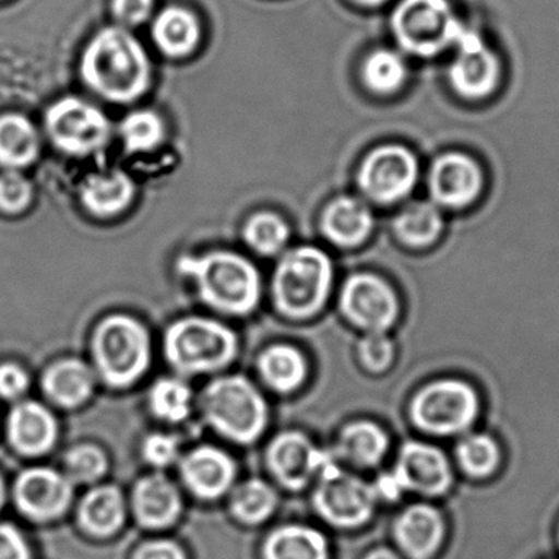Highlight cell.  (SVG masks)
Returning <instances> with one entry per match:
<instances>
[{"mask_svg": "<svg viewBox=\"0 0 559 559\" xmlns=\"http://www.w3.org/2000/svg\"><path fill=\"white\" fill-rule=\"evenodd\" d=\"M84 81L114 103H132L150 84V61L142 45L122 28H106L87 45L81 64Z\"/></svg>", "mask_w": 559, "mask_h": 559, "instance_id": "obj_1", "label": "cell"}, {"mask_svg": "<svg viewBox=\"0 0 559 559\" xmlns=\"http://www.w3.org/2000/svg\"><path fill=\"white\" fill-rule=\"evenodd\" d=\"M179 270L194 277L202 299L217 309L247 313L257 306V270L238 254L221 251L204 258H185L179 261Z\"/></svg>", "mask_w": 559, "mask_h": 559, "instance_id": "obj_2", "label": "cell"}, {"mask_svg": "<svg viewBox=\"0 0 559 559\" xmlns=\"http://www.w3.org/2000/svg\"><path fill=\"white\" fill-rule=\"evenodd\" d=\"M332 280V261L323 251L309 247L290 251L274 277L277 306L290 317L312 316L325 304Z\"/></svg>", "mask_w": 559, "mask_h": 559, "instance_id": "obj_3", "label": "cell"}, {"mask_svg": "<svg viewBox=\"0 0 559 559\" xmlns=\"http://www.w3.org/2000/svg\"><path fill=\"white\" fill-rule=\"evenodd\" d=\"M476 389L461 379H438L417 392L411 415L415 427L438 437L466 431L479 415Z\"/></svg>", "mask_w": 559, "mask_h": 559, "instance_id": "obj_4", "label": "cell"}, {"mask_svg": "<svg viewBox=\"0 0 559 559\" xmlns=\"http://www.w3.org/2000/svg\"><path fill=\"white\" fill-rule=\"evenodd\" d=\"M209 421L225 437L250 443L266 425V404L243 378H224L209 385L202 397Z\"/></svg>", "mask_w": 559, "mask_h": 559, "instance_id": "obj_5", "label": "cell"}, {"mask_svg": "<svg viewBox=\"0 0 559 559\" xmlns=\"http://www.w3.org/2000/svg\"><path fill=\"white\" fill-rule=\"evenodd\" d=\"M94 353L107 382L116 385L130 384L148 366V335L130 317H110L97 329Z\"/></svg>", "mask_w": 559, "mask_h": 559, "instance_id": "obj_6", "label": "cell"}, {"mask_svg": "<svg viewBox=\"0 0 559 559\" xmlns=\"http://www.w3.org/2000/svg\"><path fill=\"white\" fill-rule=\"evenodd\" d=\"M399 44L420 57H431L454 45L463 24L447 0H404L392 17Z\"/></svg>", "mask_w": 559, "mask_h": 559, "instance_id": "obj_7", "label": "cell"}, {"mask_svg": "<svg viewBox=\"0 0 559 559\" xmlns=\"http://www.w3.org/2000/svg\"><path fill=\"white\" fill-rule=\"evenodd\" d=\"M235 348L237 342L234 333L212 320H181L166 335L169 361L186 372L221 368L230 361Z\"/></svg>", "mask_w": 559, "mask_h": 559, "instance_id": "obj_8", "label": "cell"}, {"mask_svg": "<svg viewBox=\"0 0 559 559\" xmlns=\"http://www.w3.org/2000/svg\"><path fill=\"white\" fill-rule=\"evenodd\" d=\"M376 502L378 497L371 484L345 473L336 463L320 474L316 507L326 522L343 528L362 525L371 519Z\"/></svg>", "mask_w": 559, "mask_h": 559, "instance_id": "obj_9", "label": "cell"}, {"mask_svg": "<svg viewBox=\"0 0 559 559\" xmlns=\"http://www.w3.org/2000/svg\"><path fill=\"white\" fill-rule=\"evenodd\" d=\"M47 129L55 145L71 155L96 152L107 142L110 132L106 116L76 97H64L50 107Z\"/></svg>", "mask_w": 559, "mask_h": 559, "instance_id": "obj_10", "label": "cell"}, {"mask_svg": "<svg viewBox=\"0 0 559 559\" xmlns=\"http://www.w3.org/2000/svg\"><path fill=\"white\" fill-rule=\"evenodd\" d=\"M340 306L353 325L366 332H388L401 312L397 294L376 274H355L343 286Z\"/></svg>", "mask_w": 559, "mask_h": 559, "instance_id": "obj_11", "label": "cell"}, {"mask_svg": "<svg viewBox=\"0 0 559 559\" xmlns=\"http://www.w3.org/2000/svg\"><path fill=\"white\" fill-rule=\"evenodd\" d=\"M417 181V162L399 145L381 146L362 163L359 186L374 201L388 204L405 198Z\"/></svg>", "mask_w": 559, "mask_h": 559, "instance_id": "obj_12", "label": "cell"}, {"mask_svg": "<svg viewBox=\"0 0 559 559\" xmlns=\"http://www.w3.org/2000/svg\"><path fill=\"white\" fill-rule=\"evenodd\" d=\"M454 45L457 47V57L451 67L450 76L457 93L473 99L492 93L499 78L496 55L484 45L483 38L476 32L464 25Z\"/></svg>", "mask_w": 559, "mask_h": 559, "instance_id": "obj_13", "label": "cell"}, {"mask_svg": "<svg viewBox=\"0 0 559 559\" xmlns=\"http://www.w3.org/2000/svg\"><path fill=\"white\" fill-rule=\"evenodd\" d=\"M394 471L405 492L441 496L453 483V471L443 451L421 441H408L401 448Z\"/></svg>", "mask_w": 559, "mask_h": 559, "instance_id": "obj_14", "label": "cell"}, {"mask_svg": "<svg viewBox=\"0 0 559 559\" xmlns=\"http://www.w3.org/2000/svg\"><path fill=\"white\" fill-rule=\"evenodd\" d=\"M271 469L287 487L306 486L313 474H322L333 463L332 457L317 450L304 435L284 433L270 448Z\"/></svg>", "mask_w": 559, "mask_h": 559, "instance_id": "obj_15", "label": "cell"}, {"mask_svg": "<svg viewBox=\"0 0 559 559\" xmlns=\"http://www.w3.org/2000/svg\"><path fill=\"white\" fill-rule=\"evenodd\" d=\"M483 188V175L474 159L464 155H444L430 173V191L438 204L451 209L469 205Z\"/></svg>", "mask_w": 559, "mask_h": 559, "instance_id": "obj_16", "label": "cell"}, {"mask_svg": "<svg viewBox=\"0 0 559 559\" xmlns=\"http://www.w3.org/2000/svg\"><path fill=\"white\" fill-rule=\"evenodd\" d=\"M15 499L27 515L53 519L70 503L71 484L55 471L31 469L17 480Z\"/></svg>", "mask_w": 559, "mask_h": 559, "instance_id": "obj_17", "label": "cell"}, {"mask_svg": "<svg viewBox=\"0 0 559 559\" xmlns=\"http://www.w3.org/2000/svg\"><path fill=\"white\" fill-rule=\"evenodd\" d=\"M394 535L408 558L428 559L443 542V516L428 503H414L395 520Z\"/></svg>", "mask_w": 559, "mask_h": 559, "instance_id": "obj_18", "label": "cell"}, {"mask_svg": "<svg viewBox=\"0 0 559 559\" xmlns=\"http://www.w3.org/2000/svg\"><path fill=\"white\" fill-rule=\"evenodd\" d=\"M182 476L198 496H221L234 479V463L215 448H199L182 463Z\"/></svg>", "mask_w": 559, "mask_h": 559, "instance_id": "obj_19", "label": "cell"}, {"mask_svg": "<svg viewBox=\"0 0 559 559\" xmlns=\"http://www.w3.org/2000/svg\"><path fill=\"white\" fill-rule=\"evenodd\" d=\"M9 433L17 450L27 454L50 450L57 438V424L50 412L35 402L19 405L11 414Z\"/></svg>", "mask_w": 559, "mask_h": 559, "instance_id": "obj_20", "label": "cell"}, {"mask_svg": "<svg viewBox=\"0 0 559 559\" xmlns=\"http://www.w3.org/2000/svg\"><path fill=\"white\" fill-rule=\"evenodd\" d=\"M371 211L352 198L336 199L323 214L322 228L329 240L340 247H356L371 234Z\"/></svg>", "mask_w": 559, "mask_h": 559, "instance_id": "obj_21", "label": "cell"}, {"mask_svg": "<svg viewBox=\"0 0 559 559\" xmlns=\"http://www.w3.org/2000/svg\"><path fill=\"white\" fill-rule=\"evenodd\" d=\"M133 507L143 525H168L179 513L178 490L165 477H145L136 484Z\"/></svg>", "mask_w": 559, "mask_h": 559, "instance_id": "obj_22", "label": "cell"}, {"mask_svg": "<svg viewBox=\"0 0 559 559\" xmlns=\"http://www.w3.org/2000/svg\"><path fill=\"white\" fill-rule=\"evenodd\" d=\"M153 37L163 53L185 57L194 50L201 38L198 19L185 9L169 8L156 17Z\"/></svg>", "mask_w": 559, "mask_h": 559, "instance_id": "obj_23", "label": "cell"}, {"mask_svg": "<svg viewBox=\"0 0 559 559\" xmlns=\"http://www.w3.org/2000/svg\"><path fill=\"white\" fill-rule=\"evenodd\" d=\"M40 139L31 120L22 116L0 117V165L24 168L37 158Z\"/></svg>", "mask_w": 559, "mask_h": 559, "instance_id": "obj_24", "label": "cell"}, {"mask_svg": "<svg viewBox=\"0 0 559 559\" xmlns=\"http://www.w3.org/2000/svg\"><path fill=\"white\" fill-rule=\"evenodd\" d=\"M338 448L356 466L372 467L388 453L389 437L374 421H353L342 431Z\"/></svg>", "mask_w": 559, "mask_h": 559, "instance_id": "obj_25", "label": "cell"}, {"mask_svg": "<svg viewBox=\"0 0 559 559\" xmlns=\"http://www.w3.org/2000/svg\"><path fill=\"white\" fill-rule=\"evenodd\" d=\"M93 372L84 362L67 359L58 362L45 376V391L64 407H74L90 397L93 391Z\"/></svg>", "mask_w": 559, "mask_h": 559, "instance_id": "obj_26", "label": "cell"}, {"mask_svg": "<svg viewBox=\"0 0 559 559\" xmlns=\"http://www.w3.org/2000/svg\"><path fill=\"white\" fill-rule=\"evenodd\" d=\"M132 179L123 173L94 175L83 188V202L97 215H114L123 211L133 198Z\"/></svg>", "mask_w": 559, "mask_h": 559, "instance_id": "obj_27", "label": "cell"}, {"mask_svg": "<svg viewBox=\"0 0 559 559\" xmlns=\"http://www.w3.org/2000/svg\"><path fill=\"white\" fill-rule=\"evenodd\" d=\"M326 542L317 530L286 526L271 535L266 559H326Z\"/></svg>", "mask_w": 559, "mask_h": 559, "instance_id": "obj_28", "label": "cell"}, {"mask_svg": "<svg viewBox=\"0 0 559 559\" xmlns=\"http://www.w3.org/2000/svg\"><path fill=\"white\" fill-rule=\"evenodd\" d=\"M80 519L94 535H109L123 520V499L116 487H99L84 497Z\"/></svg>", "mask_w": 559, "mask_h": 559, "instance_id": "obj_29", "label": "cell"}, {"mask_svg": "<svg viewBox=\"0 0 559 559\" xmlns=\"http://www.w3.org/2000/svg\"><path fill=\"white\" fill-rule=\"evenodd\" d=\"M441 228L440 211L428 202H415L395 218V231L408 247H428L440 237Z\"/></svg>", "mask_w": 559, "mask_h": 559, "instance_id": "obj_30", "label": "cell"}, {"mask_svg": "<svg viewBox=\"0 0 559 559\" xmlns=\"http://www.w3.org/2000/svg\"><path fill=\"white\" fill-rule=\"evenodd\" d=\"M261 374L277 391L289 392L304 381L307 374L306 359L290 346H274L260 359Z\"/></svg>", "mask_w": 559, "mask_h": 559, "instance_id": "obj_31", "label": "cell"}, {"mask_svg": "<svg viewBox=\"0 0 559 559\" xmlns=\"http://www.w3.org/2000/svg\"><path fill=\"white\" fill-rule=\"evenodd\" d=\"M456 457L464 473L473 477H486L499 466V444L486 433L466 435L457 443Z\"/></svg>", "mask_w": 559, "mask_h": 559, "instance_id": "obj_32", "label": "cell"}, {"mask_svg": "<svg viewBox=\"0 0 559 559\" xmlns=\"http://www.w3.org/2000/svg\"><path fill=\"white\" fill-rule=\"evenodd\" d=\"M362 74H365L366 84L374 93L389 94L404 84L407 68L401 55L391 50H378L369 55Z\"/></svg>", "mask_w": 559, "mask_h": 559, "instance_id": "obj_33", "label": "cell"}, {"mask_svg": "<svg viewBox=\"0 0 559 559\" xmlns=\"http://www.w3.org/2000/svg\"><path fill=\"white\" fill-rule=\"evenodd\" d=\"M120 133L129 152H148L162 143L165 126L156 114L139 110L123 120Z\"/></svg>", "mask_w": 559, "mask_h": 559, "instance_id": "obj_34", "label": "cell"}, {"mask_svg": "<svg viewBox=\"0 0 559 559\" xmlns=\"http://www.w3.org/2000/svg\"><path fill=\"white\" fill-rule=\"evenodd\" d=\"M191 391L178 379H162L150 392L153 412L169 421H179L189 414Z\"/></svg>", "mask_w": 559, "mask_h": 559, "instance_id": "obj_35", "label": "cell"}, {"mask_svg": "<svg viewBox=\"0 0 559 559\" xmlns=\"http://www.w3.org/2000/svg\"><path fill=\"white\" fill-rule=\"evenodd\" d=\"M274 503H276V496L273 489L261 480H248L243 486L238 487L231 500L235 513L250 523L266 519L273 512Z\"/></svg>", "mask_w": 559, "mask_h": 559, "instance_id": "obj_36", "label": "cell"}, {"mask_svg": "<svg viewBox=\"0 0 559 559\" xmlns=\"http://www.w3.org/2000/svg\"><path fill=\"white\" fill-rule=\"evenodd\" d=\"M289 237L286 224L277 215L263 214L254 215L245 228V238L248 243L263 254H273L284 247Z\"/></svg>", "mask_w": 559, "mask_h": 559, "instance_id": "obj_37", "label": "cell"}, {"mask_svg": "<svg viewBox=\"0 0 559 559\" xmlns=\"http://www.w3.org/2000/svg\"><path fill=\"white\" fill-rule=\"evenodd\" d=\"M359 359L372 372L385 371L394 359V343L385 332L366 333L359 343Z\"/></svg>", "mask_w": 559, "mask_h": 559, "instance_id": "obj_38", "label": "cell"}, {"mask_svg": "<svg viewBox=\"0 0 559 559\" xmlns=\"http://www.w3.org/2000/svg\"><path fill=\"white\" fill-rule=\"evenodd\" d=\"M32 199V186L21 173L11 169L0 175V209L5 212H21Z\"/></svg>", "mask_w": 559, "mask_h": 559, "instance_id": "obj_39", "label": "cell"}, {"mask_svg": "<svg viewBox=\"0 0 559 559\" xmlns=\"http://www.w3.org/2000/svg\"><path fill=\"white\" fill-rule=\"evenodd\" d=\"M68 473L76 480H94L106 469L103 451L94 447H78L67 457Z\"/></svg>", "mask_w": 559, "mask_h": 559, "instance_id": "obj_40", "label": "cell"}, {"mask_svg": "<svg viewBox=\"0 0 559 559\" xmlns=\"http://www.w3.org/2000/svg\"><path fill=\"white\" fill-rule=\"evenodd\" d=\"M143 451H145L146 460L150 463L156 464V466H166V464L173 463L178 454V441L176 438L166 437V435H152L145 441Z\"/></svg>", "mask_w": 559, "mask_h": 559, "instance_id": "obj_41", "label": "cell"}, {"mask_svg": "<svg viewBox=\"0 0 559 559\" xmlns=\"http://www.w3.org/2000/svg\"><path fill=\"white\" fill-rule=\"evenodd\" d=\"M112 9L122 24L139 25L152 14L153 0H114Z\"/></svg>", "mask_w": 559, "mask_h": 559, "instance_id": "obj_42", "label": "cell"}, {"mask_svg": "<svg viewBox=\"0 0 559 559\" xmlns=\"http://www.w3.org/2000/svg\"><path fill=\"white\" fill-rule=\"evenodd\" d=\"M0 559H31L21 533L9 525H0Z\"/></svg>", "mask_w": 559, "mask_h": 559, "instance_id": "obj_43", "label": "cell"}, {"mask_svg": "<svg viewBox=\"0 0 559 559\" xmlns=\"http://www.w3.org/2000/svg\"><path fill=\"white\" fill-rule=\"evenodd\" d=\"M27 374L19 366H0V395L17 397L27 389Z\"/></svg>", "mask_w": 559, "mask_h": 559, "instance_id": "obj_44", "label": "cell"}, {"mask_svg": "<svg viewBox=\"0 0 559 559\" xmlns=\"http://www.w3.org/2000/svg\"><path fill=\"white\" fill-rule=\"evenodd\" d=\"M372 489H374L378 500H388V502H397L402 493L405 492L404 486H402L401 479H399L395 471L381 474L378 480H376L374 486H372Z\"/></svg>", "mask_w": 559, "mask_h": 559, "instance_id": "obj_45", "label": "cell"}, {"mask_svg": "<svg viewBox=\"0 0 559 559\" xmlns=\"http://www.w3.org/2000/svg\"><path fill=\"white\" fill-rule=\"evenodd\" d=\"M135 559H186L181 549L171 542H153L142 546Z\"/></svg>", "mask_w": 559, "mask_h": 559, "instance_id": "obj_46", "label": "cell"}, {"mask_svg": "<svg viewBox=\"0 0 559 559\" xmlns=\"http://www.w3.org/2000/svg\"><path fill=\"white\" fill-rule=\"evenodd\" d=\"M366 559H401L394 551L388 548H378L374 551L369 552Z\"/></svg>", "mask_w": 559, "mask_h": 559, "instance_id": "obj_47", "label": "cell"}, {"mask_svg": "<svg viewBox=\"0 0 559 559\" xmlns=\"http://www.w3.org/2000/svg\"><path fill=\"white\" fill-rule=\"evenodd\" d=\"M358 2H361V4L376 5L381 4L384 0H358Z\"/></svg>", "mask_w": 559, "mask_h": 559, "instance_id": "obj_48", "label": "cell"}, {"mask_svg": "<svg viewBox=\"0 0 559 559\" xmlns=\"http://www.w3.org/2000/svg\"><path fill=\"white\" fill-rule=\"evenodd\" d=\"M4 502V484L0 480V506Z\"/></svg>", "mask_w": 559, "mask_h": 559, "instance_id": "obj_49", "label": "cell"}]
</instances>
